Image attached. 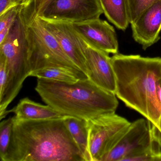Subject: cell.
Segmentation results:
<instances>
[{
	"label": "cell",
	"mask_w": 161,
	"mask_h": 161,
	"mask_svg": "<svg viewBox=\"0 0 161 161\" xmlns=\"http://www.w3.org/2000/svg\"><path fill=\"white\" fill-rule=\"evenodd\" d=\"M116 76V96L127 107L158 126L161 107L156 97L161 78V57L114 54L111 57Z\"/></svg>",
	"instance_id": "7a4b0ae2"
},
{
	"label": "cell",
	"mask_w": 161,
	"mask_h": 161,
	"mask_svg": "<svg viewBox=\"0 0 161 161\" xmlns=\"http://www.w3.org/2000/svg\"><path fill=\"white\" fill-rule=\"evenodd\" d=\"M158 0H129L130 24L133 23L147 8Z\"/></svg>",
	"instance_id": "d6986e66"
},
{
	"label": "cell",
	"mask_w": 161,
	"mask_h": 161,
	"mask_svg": "<svg viewBox=\"0 0 161 161\" xmlns=\"http://www.w3.org/2000/svg\"><path fill=\"white\" fill-rule=\"evenodd\" d=\"M35 90L42 100L64 116L89 119L115 112L114 93L97 86L88 78L74 83L37 79Z\"/></svg>",
	"instance_id": "3957f363"
},
{
	"label": "cell",
	"mask_w": 161,
	"mask_h": 161,
	"mask_svg": "<svg viewBox=\"0 0 161 161\" xmlns=\"http://www.w3.org/2000/svg\"><path fill=\"white\" fill-rule=\"evenodd\" d=\"M33 9V3L28 7L21 5L7 36L0 43V54L6 58L8 72L6 90L0 98V114L5 113L19 93L25 79L30 76L26 30Z\"/></svg>",
	"instance_id": "277c9868"
},
{
	"label": "cell",
	"mask_w": 161,
	"mask_h": 161,
	"mask_svg": "<svg viewBox=\"0 0 161 161\" xmlns=\"http://www.w3.org/2000/svg\"><path fill=\"white\" fill-rule=\"evenodd\" d=\"M84 44L88 79L101 88L115 94L116 81L111 57L85 41Z\"/></svg>",
	"instance_id": "8fae6325"
},
{
	"label": "cell",
	"mask_w": 161,
	"mask_h": 161,
	"mask_svg": "<svg viewBox=\"0 0 161 161\" xmlns=\"http://www.w3.org/2000/svg\"><path fill=\"white\" fill-rule=\"evenodd\" d=\"M53 0H34L33 3L34 12L37 16L43 15L45 10Z\"/></svg>",
	"instance_id": "44dd1931"
},
{
	"label": "cell",
	"mask_w": 161,
	"mask_h": 161,
	"mask_svg": "<svg viewBox=\"0 0 161 161\" xmlns=\"http://www.w3.org/2000/svg\"><path fill=\"white\" fill-rule=\"evenodd\" d=\"M130 122L115 112L88 120L89 161H102L123 134Z\"/></svg>",
	"instance_id": "8992f818"
},
{
	"label": "cell",
	"mask_w": 161,
	"mask_h": 161,
	"mask_svg": "<svg viewBox=\"0 0 161 161\" xmlns=\"http://www.w3.org/2000/svg\"><path fill=\"white\" fill-rule=\"evenodd\" d=\"M26 31L28 64L31 73L52 67L80 70L67 56L39 17L35 14L34 8L27 23Z\"/></svg>",
	"instance_id": "5b68a950"
},
{
	"label": "cell",
	"mask_w": 161,
	"mask_h": 161,
	"mask_svg": "<svg viewBox=\"0 0 161 161\" xmlns=\"http://www.w3.org/2000/svg\"><path fill=\"white\" fill-rule=\"evenodd\" d=\"M7 62L4 55L0 54V98L5 93L8 81Z\"/></svg>",
	"instance_id": "ffe728a7"
},
{
	"label": "cell",
	"mask_w": 161,
	"mask_h": 161,
	"mask_svg": "<svg viewBox=\"0 0 161 161\" xmlns=\"http://www.w3.org/2000/svg\"><path fill=\"white\" fill-rule=\"evenodd\" d=\"M9 113H14V117L19 120L54 119L63 118L65 116L50 105L37 103L28 97L20 100L13 109L6 110L3 119Z\"/></svg>",
	"instance_id": "4fadbf2b"
},
{
	"label": "cell",
	"mask_w": 161,
	"mask_h": 161,
	"mask_svg": "<svg viewBox=\"0 0 161 161\" xmlns=\"http://www.w3.org/2000/svg\"><path fill=\"white\" fill-rule=\"evenodd\" d=\"M158 128V130H159V132H160V134L161 135V119H160V122H159V124L158 126H157Z\"/></svg>",
	"instance_id": "d4e9b609"
},
{
	"label": "cell",
	"mask_w": 161,
	"mask_h": 161,
	"mask_svg": "<svg viewBox=\"0 0 161 161\" xmlns=\"http://www.w3.org/2000/svg\"><path fill=\"white\" fill-rule=\"evenodd\" d=\"M20 7V5L13 7L0 15V43L7 36L18 15Z\"/></svg>",
	"instance_id": "ac0fdd59"
},
{
	"label": "cell",
	"mask_w": 161,
	"mask_h": 161,
	"mask_svg": "<svg viewBox=\"0 0 161 161\" xmlns=\"http://www.w3.org/2000/svg\"><path fill=\"white\" fill-rule=\"evenodd\" d=\"M131 25L133 37L143 49L158 42L161 31V0L143 11Z\"/></svg>",
	"instance_id": "7c38bea8"
},
{
	"label": "cell",
	"mask_w": 161,
	"mask_h": 161,
	"mask_svg": "<svg viewBox=\"0 0 161 161\" xmlns=\"http://www.w3.org/2000/svg\"><path fill=\"white\" fill-rule=\"evenodd\" d=\"M45 28L54 36L67 56L87 76L84 41L73 28V23L39 17Z\"/></svg>",
	"instance_id": "9c48e42d"
},
{
	"label": "cell",
	"mask_w": 161,
	"mask_h": 161,
	"mask_svg": "<svg viewBox=\"0 0 161 161\" xmlns=\"http://www.w3.org/2000/svg\"><path fill=\"white\" fill-rule=\"evenodd\" d=\"M156 97L157 101L161 107V78L158 81L156 85Z\"/></svg>",
	"instance_id": "603a6c76"
},
{
	"label": "cell",
	"mask_w": 161,
	"mask_h": 161,
	"mask_svg": "<svg viewBox=\"0 0 161 161\" xmlns=\"http://www.w3.org/2000/svg\"><path fill=\"white\" fill-rule=\"evenodd\" d=\"M14 119L9 118L0 123V158L3 161L10 145L12 136Z\"/></svg>",
	"instance_id": "e0dca14e"
},
{
	"label": "cell",
	"mask_w": 161,
	"mask_h": 161,
	"mask_svg": "<svg viewBox=\"0 0 161 161\" xmlns=\"http://www.w3.org/2000/svg\"><path fill=\"white\" fill-rule=\"evenodd\" d=\"M79 36L92 47L107 54L118 53L119 44L114 27L105 20L96 19L73 23Z\"/></svg>",
	"instance_id": "30bf717a"
},
{
	"label": "cell",
	"mask_w": 161,
	"mask_h": 161,
	"mask_svg": "<svg viewBox=\"0 0 161 161\" xmlns=\"http://www.w3.org/2000/svg\"><path fill=\"white\" fill-rule=\"evenodd\" d=\"M34 0H21L20 5L25 7H28L33 4Z\"/></svg>",
	"instance_id": "cb8c5ba5"
},
{
	"label": "cell",
	"mask_w": 161,
	"mask_h": 161,
	"mask_svg": "<svg viewBox=\"0 0 161 161\" xmlns=\"http://www.w3.org/2000/svg\"><path fill=\"white\" fill-rule=\"evenodd\" d=\"M103 14L99 0H53L40 17L76 23L100 18Z\"/></svg>",
	"instance_id": "ba28073f"
},
{
	"label": "cell",
	"mask_w": 161,
	"mask_h": 161,
	"mask_svg": "<svg viewBox=\"0 0 161 161\" xmlns=\"http://www.w3.org/2000/svg\"><path fill=\"white\" fill-rule=\"evenodd\" d=\"M21 0H0V15L9 9L20 5Z\"/></svg>",
	"instance_id": "7402d4cb"
},
{
	"label": "cell",
	"mask_w": 161,
	"mask_h": 161,
	"mask_svg": "<svg viewBox=\"0 0 161 161\" xmlns=\"http://www.w3.org/2000/svg\"><path fill=\"white\" fill-rule=\"evenodd\" d=\"M63 118L19 120L3 161H85Z\"/></svg>",
	"instance_id": "6da1fadb"
},
{
	"label": "cell",
	"mask_w": 161,
	"mask_h": 161,
	"mask_svg": "<svg viewBox=\"0 0 161 161\" xmlns=\"http://www.w3.org/2000/svg\"><path fill=\"white\" fill-rule=\"evenodd\" d=\"M151 124L146 119L131 123L102 161H153L151 154Z\"/></svg>",
	"instance_id": "52a82bcc"
},
{
	"label": "cell",
	"mask_w": 161,
	"mask_h": 161,
	"mask_svg": "<svg viewBox=\"0 0 161 161\" xmlns=\"http://www.w3.org/2000/svg\"><path fill=\"white\" fill-rule=\"evenodd\" d=\"M30 76L67 83H74L80 80L88 78L80 70L61 67L46 68L33 71L31 73Z\"/></svg>",
	"instance_id": "9a60e30c"
},
{
	"label": "cell",
	"mask_w": 161,
	"mask_h": 161,
	"mask_svg": "<svg viewBox=\"0 0 161 161\" xmlns=\"http://www.w3.org/2000/svg\"><path fill=\"white\" fill-rule=\"evenodd\" d=\"M64 119L68 130L81 152L85 161H89L88 120L70 116H65Z\"/></svg>",
	"instance_id": "2e32d148"
},
{
	"label": "cell",
	"mask_w": 161,
	"mask_h": 161,
	"mask_svg": "<svg viewBox=\"0 0 161 161\" xmlns=\"http://www.w3.org/2000/svg\"><path fill=\"white\" fill-rule=\"evenodd\" d=\"M103 11L110 22L125 31L130 24L129 0H99Z\"/></svg>",
	"instance_id": "5bb4252c"
}]
</instances>
